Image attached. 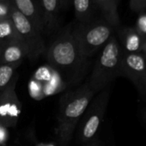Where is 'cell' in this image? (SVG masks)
<instances>
[{
	"instance_id": "6da1fadb",
	"label": "cell",
	"mask_w": 146,
	"mask_h": 146,
	"mask_svg": "<svg viewBox=\"0 0 146 146\" xmlns=\"http://www.w3.org/2000/svg\"><path fill=\"white\" fill-rule=\"evenodd\" d=\"M73 26L74 23L61 30L45 51L48 64L59 73L68 86L80 82L84 74L87 59L79 50Z\"/></svg>"
},
{
	"instance_id": "7a4b0ae2",
	"label": "cell",
	"mask_w": 146,
	"mask_h": 146,
	"mask_svg": "<svg viewBox=\"0 0 146 146\" xmlns=\"http://www.w3.org/2000/svg\"><path fill=\"white\" fill-rule=\"evenodd\" d=\"M93 90L85 84L66 92L60 99L55 134L61 146H67L81 118L90 103Z\"/></svg>"
},
{
	"instance_id": "3957f363",
	"label": "cell",
	"mask_w": 146,
	"mask_h": 146,
	"mask_svg": "<svg viewBox=\"0 0 146 146\" xmlns=\"http://www.w3.org/2000/svg\"><path fill=\"white\" fill-rule=\"evenodd\" d=\"M112 25L106 20L90 21L87 23H74L73 33L79 50L84 58L92 55L110 38Z\"/></svg>"
},
{
	"instance_id": "277c9868",
	"label": "cell",
	"mask_w": 146,
	"mask_h": 146,
	"mask_svg": "<svg viewBox=\"0 0 146 146\" xmlns=\"http://www.w3.org/2000/svg\"><path fill=\"white\" fill-rule=\"evenodd\" d=\"M68 87L59 73L50 64L39 67L29 82V94L37 101L54 96Z\"/></svg>"
},
{
	"instance_id": "5b68a950",
	"label": "cell",
	"mask_w": 146,
	"mask_h": 146,
	"mask_svg": "<svg viewBox=\"0 0 146 146\" xmlns=\"http://www.w3.org/2000/svg\"><path fill=\"white\" fill-rule=\"evenodd\" d=\"M11 19L21 42L28 50L29 58H37L45 52L46 45L43 39V34L23 16L12 4L11 7Z\"/></svg>"
},
{
	"instance_id": "8992f818",
	"label": "cell",
	"mask_w": 146,
	"mask_h": 146,
	"mask_svg": "<svg viewBox=\"0 0 146 146\" xmlns=\"http://www.w3.org/2000/svg\"><path fill=\"white\" fill-rule=\"evenodd\" d=\"M17 81L18 74H16L6 89L0 94V123L8 128L16 126L22 114L23 105L16 91Z\"/></svg>"
},
{
	"instance_id": "52a82bcc",
	"label": "cell",
	"mask_w": 146,
	"mask_h": 146,
	"mask_svg": "<svg viewBox=\"0 0 146 146\" xmlns=\"http://www.w3.org/2000/svg\"><path fill=\"white\" fill-rule=\"evenodd\" d=\"M119 61V47L116 40L112 39L108 42L99 58L97 69H96L91 76L90 83L87 84L90 88L95 91L97 89L100 79L104 71L114 69Z\"/></svg>"
},
{
	"instance_id": "ba28073f",
	"label": "cell",
	"mask_w": 146,
	"mask_h": 146,
	"mask_svg": "<svg viewBox=\"0 0 146 146\" xmlns=\"http://www.w3.org/2000/svg\"><path fill=\"white\" fill-rule=\"evenodd\" d=\"M11 4L40 33L44 34L42 12L39 0H11Z\"/></svg>"
},
{
	"instance_id": "9c48e42d",
	"label": "cell",
	"mask_w": 146,
	"mask_h": 146,
	"mask_svg": "<svg viewBox=\"0 0 146 146\" xmlns=\"http://www.w3.org/2000/svg\"><path fill=\"white\" fill-rule=\"evenodd\" d=\"M39 3L42 12L44 34L52 35L58 29L61 11L59 0H39Z\"/></svg>"
},
{
	"instance_id": "30bf717a",
	"label": "cell",
	"mask_w": 146,
	"mask_h": 146,
	"mask_svg": "<svg viewBox=\"0 0 146 146\" xmlns=\"http://www.w3.org/2000/svg\"><path fill=\"white\" fill-rule=\"evenodd\" d=\"M25 58H29V52L21 41L12 42L0 47V64H22Z\"/></svg>"
},
{
	"instance_id": "8fae6325",
	"label": "cell",
	"mask_w": 146,
	"mask_h": 146,
	"mask_svg": "<svg viewBox=\"0 0 146 146\" xmlns=\"http://www.w3.org/2000/svg\"><path fill=\"white\" fill-rule=\"evenodd\" d=\"M75 17L78 23H87L92 21V17L97 9L94 0H71Z\"/></svg>"
},
{
	"instance_id": "7c38bea8",
	"label": "cell",
	"mask_w": 146,
	"mask_h": 146,
	"mask_svg": "<svg viewBox=\"0 0 146 146\" xmlns=\"http://www.w3.org/2000/svg\"><path fill=\"white\" fill-rule=\"evenodd\" d=\"M94 2L102 13L104 20L110 25H116L119 23L117 4L115 0H94Z\"/></svg>"
},
{
	"instance_id": "4fadbf2b",
	"label": "cell",
	"mask_w": 146,
	"mask_h": 146,
	"mask_svg": "<svg viewBox=\"0 0 146 146\" xmlns=\"http://www.w3.org/2000/svg\"><path fill=\"white\" fill-rule=\"evenodd\" d=\"M21 41L11 18L0 21V47L7 44Z\"/></svg>"
},
{
	"instance_id": "5bb4252c",
	"label": "cell",
	"mask_w": 146,
	"mask_h": 146,
	"mask_svg": "<svg viewBox=\"0 0 146 146\" xmlns=\"http://www.w3.org/2000/svg\"><path fill=\"white\" fill-rule=\"evenodd\" d=\"M20 65L21 64H0V94L9 85L12 78L16 75L17 69Z\"/></svg>"
},
{
	"instance_id": "9a60e30c",
	"label": "cell",
	"mask_w": 146,
	"mask_h": 146,
	"mask_svg": "<svg viewBox=\"0 0 146 146\" xmlns=\"http://www.w3.org/2000/svg\"><path fill=\"white\" fill-rule=\"evenodd\" d=\"M126 63L131 68L136 70H142L144 68L143 59L139 55H135V54L129 55L126 58Z\"/></svg>"
},
{
	"instance_id": "2e32d148",
	"label": "cell",
	"mask_w": 146,
	"mask_h": 146,
	"mask_svg": "<svg viewBox=\"0 0 146 146\" xmlns=\"http://www.w3.org/2000/svg\"><path fill=\"white\" fill-rule=\"evenodd\" d=\"M139 47V38L137 35H130L126 38V48L128 51H136Z\"/></svg>"
},
{
	"instance_id": "e0dca14e",
	"label": "cell",
	"mask_w": 146,
	"mask_h": 146,
	"mask_svg": "<svg viewBox=\"0 0 146 146\" xmlns=\"http://www.w3.org/2000/svg\"><path fill=\"white\" fill-rule=\"evenodd\" d=\"M10 138L9 128L0 123V146H5Z\"/></svg>"
},
{
	"instance_id": "ac0fdd59",
	"label": "cell",
	"mask_w": 146,
	"mask_h": 146,
	"mask_svg": "<svg viewBox=\"0 0 146 146\" xmlns=\"http://www.w3.org/2000/svg\"><path fill=\"white\" fill-rule=\"evenodd\" d=\"M11 4L0 3V21L11 18Z\"/></svg>"
},
{
	"instance_id": "d6986e66",
	"label": "cell",
	"mask_w": 146,
	"mask_h": 146,
	"mask_svg": "<svg viewBox=\"0 0 146 146\" xmlns=\"http://www.w3.org/2000/svg\"><path fill=\"white\" fill-rule=\"evenodd\" d=\"M137 26L143 33L146 34V14H143L139 17L137 20Z\"/></svg>"
},
{
	"instance_id": "ffe728a7",
	"label": "cell",
	"mask_w": 146,
	"mask_h": 146,
	"mask_svg": "<svg viewBox=\"0 0 146 146\" xmlns=\"http://www.w3.org/2000/svg\"><path fill=\"white\" fill-rule=\"evenodd\" d=\"M131 5L134 9L138 10L146 5V0H131Z\"/></svg>"
},
{
	"instance_id": "44dd1931",
	"label": "cell",
	"mask_w": 146,
	"mask_h": 146,
	"mask_svg": "<svg viewBox=\"0 0 146 146\" xmlns=\"http://www.w3.org/2000/svg\"><path fill=\"white\" fill-rule=\"evenodd\" d=\"M70 1H71V0H59L61 10L62 9H66L69 6V4H70Z\"/></svg>"
},
{
	"instance_id": "7402d4cb",
	"label": "cell",
	"mask_w": 146,
	"mask_h": 146,
	"mask_svg": "<svg viewBox=\"0 0 146 146\" xmlns=\"http://www.w3.org/2000/svg\"><path fill=\"white\" fill-rule=\"evenodd\" d=\"M36 146H57L53 143H39L36 144Z\"/></svg>"
},
{
	"instance_id": "603a6c76",
	"label": "cell",
	"mask_w": 146,
	"mask_h": 146,
	"mask_svg": "<svg viewBox=\"0 0 146 146\" xmlns=\"http://www.w3.org/2000/svg\"><path fill=\"white\" fill-rule=\"evenodd\" d=\"M0 3H4V4H11V0H0Z\"/></svg>"
},
{
	"instance_id": "cb8c5ba5",
	"label": "cell",
	"mask_w": 146,
	"mask_h": 146,
	"mask_svg": "<svg viewBox=\"0 0 146 146\" xmlns=\"http://www.w3.org/2000/svg\"><path fill=\"white\" fill-rule=\"evenodd\" d=\"M115 2H116V4L118 5V2H119V0H115Z\"/></svg>"
}]
</instances>
